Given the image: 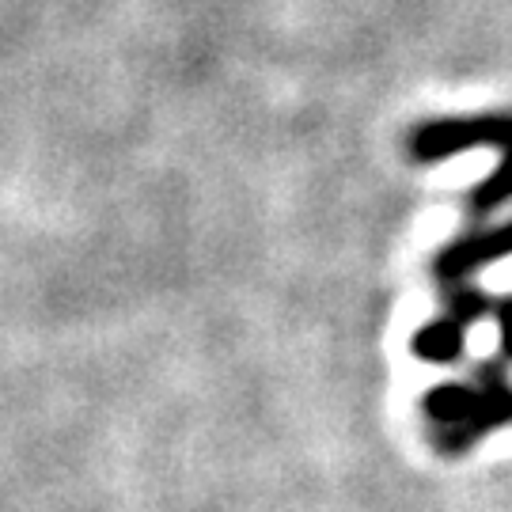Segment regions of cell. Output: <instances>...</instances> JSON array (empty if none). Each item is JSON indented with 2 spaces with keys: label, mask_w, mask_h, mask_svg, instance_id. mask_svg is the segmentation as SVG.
Returning <instances> with one entry per match:
<instances>
[{
  "label": "cell",
  "mask_w": 512,
  "mask_h": 512,
  "mask_svg": "<svg viewBox=\"0 0 512 512\" xmlns=\"http://www.w3.org/2000/svg\"><path fill=\"white\" fill-rule=\"evenodd\" d=\"M501 198H512V148H509V156H505V164L497 167L494 179L478 190V205H494V202H501Z\"/></svg>",
  "instance_id": "7a4b0ae2"
},
{
  "label": "cell",
  "mask_w": 512,
  "mask_h": 512,
  "mask_svg": "<svg viewBox=\"0 0 512 512\" xmlns=\"http://www.w3.org/2000/svg\"><path fill=\"white\" fill-rule=\"evenodd\" d=\"M512 148V114H471V118H440L414 129L410 148L418 160H444L467 148Z\"/></svg>",
  "instance_id": "6da1fadb"
}]
</instances>
